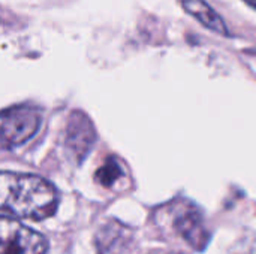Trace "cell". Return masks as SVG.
Returning <instances> with one entry per match:
<instances>
[{
	"mask_svg": "<svg viewBox=\"0 0 256 254\" xmlns=\"http://www.w3.org/2000/svg\"><path fill=\"white\" fill-rule=\"evenodd\" d=\"M231 254H256V240H243L232 249Z\"/></svg>",
	"mask_w": 256,
	"mask_h": 254,
	"instance_id": "cell-9",
	"label": "cell"
},
{
	"mask_svg": "<svg viewBox=\"0 0 256 254\" xmlns=\"http://www.w3.org/2000/svg\"><path fill=\"white\" fill-rule=\"evenodd\" d=\"M42 114L33 106H14L0 112V147L10 148L32 139L39 130Z\"/></svg>",
	"mask_w": 256,
	"mask_h": 254,
	"instance_id": "cell-3",
	"label": "cell"
},
{
	"mask_svg": "<svg viewBox=\"0 0 256 254\" xmlns=\"http://www.w3.org/2000/svg\"><path fill=\"white\" fill-rule=\"evenodd\" d=\"M248 6H250L254 10H256V0H243Z\"/></svg>",
	"mask_w": 256,
	"mask_h": 254,
	"instance_id": "cell-10",
	"label": "cell"
},
{
	"mask_svg": "<svg viewBox=\"0 0 256 254\" xmlns=\"http://www.w3.org/2000/svg\"><path fill=\"white\" fill-rule=\"evenodd\" d=\"M134 237L128 228L117 222L104 225L96 235L98 254H126L132 246Z\"/></svg>",
	"mask_w": 256,
	"mask_h": 254,
	"instance_id": "cell-6",
	"label": "cell"
},
{
	"mask_svg": "<svg viewBox=\"0 0 256 254\" xmlns=\"http://www.w3.org/2000/svg\"><path fill=\"white\" fill-rule=\"evenodd\" d=\"M123 177V171L120 163L114 159L110 157L106 159V162L99 168V171L96 172V180L99 184H102L104 187H111L114 186L120 178Z\"/></svg>",
	"mask_w": 256,
	"mask_h": 254,
	"instance_id": "cell-8",
	"label": "cell"
},
{
	"mask_svg": "<svg viewBox=\"0 0 256 254\" xmlns=\"http://www.w3.org/2000/svg\"><path fill=\"white\" fill-rule=\"evenodd\" d=\"M182 6L190 16H194L206 28L214 31L218 34L230 36L225 21L206 0H183Z\"/></svg>",
	"mask_w": 256,
	"mask_h": 254,
	"instance_id": "cell-7",
	"label": "cell"
},
{
	"mask_svg": "<svg viewBox=\"0 0 256 254\" xmlns=\"http://www.w3.org/2000/svg\"><path fill=\"white\" fill-rule=\"evenodd\" d=\"M58 205V193L46 180L15 172H0V210L30 220L51 217Z\"/></svg>",
	"mask_w": 256,
	"mask_h": 254,
	"instance_id": "cell-1",
	"label": "cell"
},
{
	"mask_svg": "<svg viewBox=\"0 0 256 254\" xmlns=\"http://www.w3.org/2000/svg\"><path fill=\"white\" fill-rule=\"evenodd\" d=\"M46 240L16 220L0 217V254H46Z\"/></svg>",
	"mask_w": 256,
	"mask_h": 254,
	"instance_id": "cell-4",
	"label": "cell"
},
{
	"mask_svg": "<svg viewBox=\"0 0 256 254\" xmlns=\"http://www.w3.org/2000/svg\"><path fill=\"white\" fill-rule=\"evenodd\" d=\"M170 254H186V253H183V252H172V253H170Z\"/></svg>",
	"mask_w": 256,
	"mask_h": 254,
	"instance_id": "cell-11",
	"label": "cell"
},
{
	"mask_svg": "<svg viewBox=\"0 0 256 254\" xmlns=\"http://www.w3.org/2000/svg\"><path fill=\"white\" fill-rule=\"evenodd\" d=\"M96 141V132L86 114L75 111L70 114L66 127V145L78 160L86 159Z\"/></svg>",
	"mask_w": 256,
	"mask_h": 254,
	"instance_id": "cell-5",
	"label": "cell"
},
{
	"mask_svg": "<svg viewBox=\"0 0 256 254\" xmlns=\"http://www.w3.org/2000/svg\"><path fill=\"white\" fill-rule=\"evenodd\" d=\"M164 211L170 216L171 226L177 235H180L192 249L204 250L210 240V232L206 228L202 213L195 204L180 199L170 204Z\"/></svg>",
	"mask_w": 256,
	"mask_h": 254,
	"instance_id": "cell-2",
	"label": "cell"
}]
</instances>
